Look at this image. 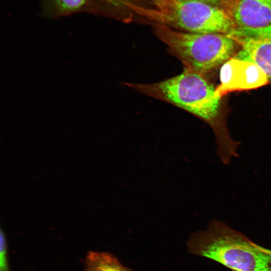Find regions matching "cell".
<instances>
[{"label":"cell","instance_id":"6da1fadb","mask_svg":"<svg viewBox=\"0 0 271 271\" xmlns=\"http://www.w3.org/2000/svg\"><path fill=\"white\" fill-rule=\"evenodd\" d=\"M189 252L232 271H271V250L255 243L226 223L213 220L187 242Z\"/></svg>","mask_w":271,"mask_h":271},{"label":"cell","instance_id":"7a4b0ae2","mask_svg":"<svg viewBox=\"0 0 271 271\" xmlns=\"http://www.w3.org/2000/svg\"><path fill=\"white\" fill-rule=\"evenodd\" d=\"M147 1L150 4L149 6L131 2H124V5L134 14L153 25L186 32L228 34L236 27L228 12L205 2Z\"/></svg>","mask_w":271,"mask_h":271},{"label":"cell","instance_id":"3957f363","mask_svg":"<svg viewBox=\"0 0 271 271\" xmlns=\"http://www.w3.org/2000/svg\"><path fill=\"white\" fill-rule=\"evenodd\" d=\"M127 85L182 108L213 125L216 123L221 97L201 73L185 68L181 74L161 82Z\"/></svg>","mask_w":271,"mask_h":271},{"label":"cell","instance_id":"277c9868","mask_svg":"<svg viewBox=\"0 0 271 271\" xmlns=\"http://www.w3.org/2000/svg\"><path fill=\"white\" fill-rule=\"evenodd\" d=\"M157 36L185 68L204 75L234 56L237 43L227 34L192 33L154 25Z\"/></svg>","mask_w":271,"mask_h":271},{"label":"cell","instance_id":"5b68a950","mask_svg":"<svg viewBox=\"0 0 271 271\" xmlns=\"http://www.w3.org/2000/svg\"><path fill=\"white\" fill-rule=\"evenodd\" d=\"M227 35L241 47L233 57L254 63L271 80V25L259 28L236 27Z\"/></svg>","mask_w":271,"mask_h":271},{"label":"cell","instance_id":"8992f818","mask_svg":"<svg viewBox=\"0 0 271 271\" xmlns=\"http://www.w3.org/2000/svg\"><path fill=\"white\" fill-rule=\"evenodd\" d=\"M220 84L216 94L222 95L233 91L248 90L265 85L268 79L253 63L232 57L224 63L220 71Z\"/></svg>","mask_w":271,"mask_h":271},{"label":"cell","instance_id":"52a82bcc","mask_svg":"<svg viewBox=\"0 0 271 271\" xmlns=\"http://www.w3.org/2000/svg\"><path fill=\"white\" fill-rule=\"evenodd\" d=\"M228 9L236 27L259 28L271 25V0H236Z\"/></svg>","mask_w":271,"mask_h":271},{"label":"cell","instance_id":"ba28073f","mask_svg":"<svg viewBox=\"0 0 271 271\" xmlns=\"http://www.w3.org/2000/svg\"><path fill=\"white\" fill-rule=\"evenodd\" d=\"M84 263V271H132L108 252L89 251Z\"/></svg>","mask_w":271,"mask_h":271},{"label":"cell","instance_id":"9c48e42d","mask_svg":"<svg viewBox=\"0 0 271 271\" xmlns=\"http://www.w3.org/2000/svg\"><path fill=\"white\" fill-rule=\"evenodd\" d=\"M57 8L63 12L76 11L84 6L87 0H54Z\"/></svg>","mask_w":271,"mask_h":271},{"label":"cell","instance_id":"30bf717a","mask_svg":"<svg viewBox=\"0 0 271 271\" xmlns=\"http://www.w3.org/2000/svg\"><path fill=\"white\" fill-rule=\"evenodd\" d=\"M7 245L4 232L0 233V271H10L7 255Z\"/></svg>","mask_w":271,"mask_h":271},{"label":"cell","instance_id":"8fae6325","mask_svg":"<svg viewBox=\"0 0 271 271\" xmlns=\"http://www.w3.org/2000/svg\"><path fill=\"white\" fill-rule=\"evenodd\" d=\"M187 1H198L205 2L214 6H219L223 3H225V0H187Z\"/></svg>","mask_w":271,"mask_h":271},{"label":"cell","instance_id":"7c38bea8","mask_svg":"<svg viewBox=\"0 0 271 271\" xmlns=\"http://www.w3.org/2000/svg\"><path fill=\"white\" fill-rule=\"evenodd\" d=\"M236 0H227L226 2V4L228 8L232 4H233Z\"/></svg>","mask_w":271,"mask_h":271}]
</instances>
